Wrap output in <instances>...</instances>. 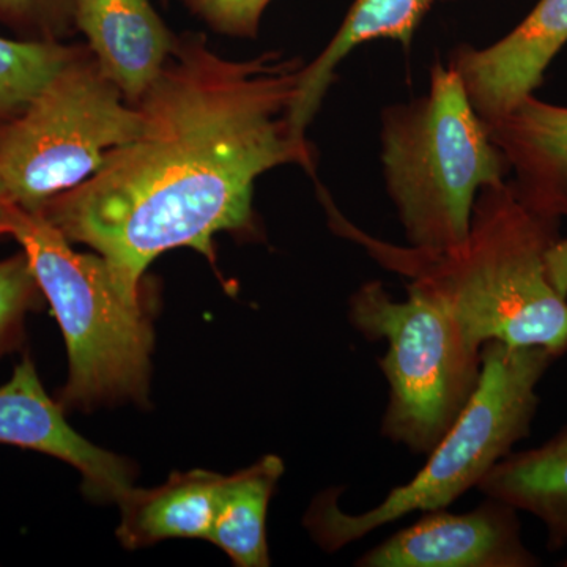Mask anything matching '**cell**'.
Segmentation results:
<instances>
[{
	"label": "cell",
	"instance_id": "9c48e42d",
	"mask_svg": "<svg viewBox=\"0 0 567 567\" xmlns=\"http://www.w3.org/2000/svg\"><path fill=\"white\" fill-rule=\"evenodd\" d=\"M567 43V0H539L505 39L487 48H457L451 66L486 126L502 121L535 93Z\"/></svg>",
	"mask_w": 567,
	"mask_h": 567
},
{
	"label": "cell",
	"instance_id": "277c9868",
	"mask_svg": "<svg viewBox=\"0 0 567 567\" xmlns=\"http://www.w3.org/2000/svg\"><path fill=\"white\" fill-rule=\"evenodd\" d=\"M380 140L409 246L450 251L464 244L477 194L505 182L509 166L456 71L435 65L424 96L383 111Z\"/></svg>",
	"mask_w": 567,
	"mask_h": 567
},
{
	"label": "cell",
	"instance_id": "5bb4252c",
	"mask_svg": "<svg viewBox=\"0 0 567 567\" xmlns=\"http://www.w3.org/2000/svg\"><path fill=\"white\" fill-rule=\"evenodd\" d=\"M221 476L193 470L174 473L163 486L130 488L118 499L117 537L126 548L152 546L164 539H208L215 522Z\"/></svg>",
	"mask_w": 567,
	"mask_h": 567
},
{
	"label": "cell",
	"instance_id": "3957f363",
	"mask_svg": "<svg viewBox=\"0 0 567 567\" xmlns=\"http://www.w3.org/2000/svg\"><path fill=\"white\" fill-rule=\"evenodd\" d=\"M555 360L558 357L543 347L486 342L481 349L480 385L453 427L427 454L423 468L365 513L342 511L339 488L317 496L305 518L316 543L333 554L416 511L446 509L480 486L529 435L539 405L537 385Z\"/></svg>",
	"mask_w": 567,
	"mask_h": 567
},
{
	"label": "cell",
	"instance_id": "ba28073f",
	"mask_svg": "<svg viewBox=\"0 0 567 567\" xmlns=\"http://www.w3.org/2000/svg\"><path fill=\"white\" fill-rule=\"evenodd\" d=\"M517 509L498 499L465 514L427 511L412 527L371 548L360 567H535Z\"/></svg>",
	"mask_w": 567,
	"mask_h": 567
},
{
	"label": "cell",
	"instance_id": "5b68a950",
	"mask_svg": "<svg viewBox=\"0 0 567 567\" xmlns=\"http://www.w3.org/2000/svg\"><path fill=\"white\" fill-rule=\"evenodd\" d=\"M9 235L28 256L43 297L61 324L70 377L63 410L115 399H147L152 328L126 300L102 256L71 248L44 216L13 207Z\"/></svg>",
	"mask_w": 567,
	"mask_h": 567
},
{
	"label": "cell",
	"instance_id": "ffe728a7",
	"mask_svg": "<svg viewBox=\"0 0 567 567\" xmlns=\"http://www.w3.org/2000/svg\"><path fill=\"white\" fill-rule=\"evenodd\" d=\"M271 0H183L194 17L223 35L256 39Z\"/></svg>",
	"mask_w": 567,
	"mask_h": 567
},
{
	"label": "cell",
	"instance_id": "7402d4cb",
	"mask_svg": "<svg viewBox=\"0 0 567 567\" xmlns=\"http://www.w3.org/2000/svg\"><path fill=\"white\" fill-rule=\"evenodd\" d=\"M14 205L11 204L9 194H7L6 186L0 181V237L9 235L10 215Z\"/></svg>",
	"mask_w": 567,
	"mask_h": 567
},
{
	"label": "cell",
	"instance_id": "e0dca14e",
	"mask_svg": "<svg viewBox=\"0 0 567 567\" xmlns=\"http://www.w3.org/2000/svg\"><path fill=\"white\" fill-rule=\"evenodd\" d=\"M81 47L0 37V128L14 121Z\"/></svg>",
	"mask_w": 567,
	"mask_h": 567
},
{
	"label": "cell",
	"instance_id": "4fadbf2b",
	"mask_svg": "<svg viewBox=\"0 0 567 567\" xmlns=\"http://www.w3.org/2000/svg\"><path fill=\"white\" fill-rule=\"evenodd\" d=\"M440 2L446 0H354L327 48L311 65H305L290 110L295 132L306 136V128L333 82L336 66L350 51L368 41L382 39L409 47L425 14Z\"/></svg>",
	"mask_w": 567,
	"mask_h": 567
},
{
	"label": "cell",
	"instance_id": "30bf717a",
	"mask_svg": "<svg viewBox=\"0 0 567 567\" xmlns=\"http://www.w3.org/2000/svg\"><path fill=\"white\" fill-rule=\"evenodd\" d=\"M0 443L39 451L73 465L84 477V494L96 502L118 503L133 487L128 462L92 445L66 423L61 402L44 391L29 357L0 386Z\"/></svg>",
	"mask_w": 567,
	"mask_h": 567
},
{
	"label": "cell",
	"instance_id": "9a60e30c",
	"mask_svg": "<svg viewBox=\"0 0 567 567\" xmlns=\"http://www.w3.org/2000/svg\"><path fill=\"white\" fill-rule=\"evenodd\" d=\"M543 522L548 550L567 544V425L535 450L511 453L476 487Z\"/></svg>",
	"mask_w": 567,
	"mask_h": 567
},
{
	"label": "cell",
	"instance_id": "2e32d148",
	"mask_svg": "<svg viewBox=\"0 0 567 567\" xmlns=\"http://www.w3.org/2000/svg\"><path fill=\"white\" fill-rule=\"evenodd\" d=\"M282 475V458L268 454L248 468L221 476L208 540L221 548L235 566H270L268 505Z\"/></svg>",
	"mask_w": 567,
	"mask_h": 567
},
{
	"label": "cell",
	"instance_id": "d6986e66",
	"mask_svg": "<svg viewBox=\"0 0 567 567\" xmlns=\"http://www.w3.org/2000/svg\"><path fill=\"white\" fill-rule=\"evenodd\" d=\"M41 289L24 252L0 260V352L20 331L25 315L40 303Z\"/></svg>",
	"mask_w": 567,
	"mask_h": 567
},
{
	"label": "cell",
	"instance_id": "52a82bcc",
	"mask_svg": "<svg viewBox=\"0 0 567 567\" xmlns=\"http://www.w3.org/2000/svg\"><path fill=\"white\" fill-rule=\"evenodd\" d=\"M136 104L81 47L14 121L0 128V181L11 204L40 213L141 133Z\"/></svg>",
	"mask_w": 567,
	"mask_h": 567
},
{
	"label": "cell",
	"instance_id": "6da1fadb",
	"mask_svg": "<svg viewBox=\"0 0 567 567\" xmlns=\"http://www.w3.org/2000/svg\"><path fill=\"white\" fill-rule=\"evenodd\" d=\"M303 69L278 51L229 61L204 33H183L136 104L141 133L39 215L95 249L118 292L141 305L142 275L163 252L193 248L215 262L216 234L257 233L260 175L284 164L315 174V148L290 122Z\"/></svg>",
	"mask_w": 567,
	"mask_h": 567
},
{
	"label": "cell",
	"instance_id": "ac0fdd59",
	"mask_svg": "<svg viewBox=\"0 0 567 567\" xmlns=\"http://www.w3.org/2000/svg\"><path fill=\"white\" fill-rule=\"evenodd\" d=\"M0 24L35 41H63L76 29L71 0H0Z\"/></svg>",
	"mask_w": 567,
	"mask_h": 567
},
{
	"label": "cell",
	"instance_id": "44dd1931",
	"mask_svg": "<svg viewBox=\"0 0 567 567\" xmlns=\"http://www.w3.org/2000/svg\"><path fill=\"white\" fill-rule=\"evenodd\" d=\"M547 275L555 289L567 298V238L555 241L546 256Z\"/></svg>",
	"mask_w": 567,
	"mask_h": 567
},
{
	"label": "cell",
	"instance_id": "7a4b0ae2",
	"mask_svg": "<svg viewBox=\"0 0 567 567\" xmlns=\"http://www.w3.org/2000/svg\"><path fill=\"white\" fill-rule=\"evenodd\" d=\"M328 208L334 230L442 306L473 346L498 341L543 347L558 358L567 352V298L548 279L546 265L559 219L525 204L513 183L481 189L468 237L450 251L377 240Z\"/></svg>",
	"mask_w": 567,
	"mask_h": 567
},
{
	"label": "cell",
	"instance_id": "7c38bea8",
	"mask_svg": "<svg viewBox=\"0 0 567 567\" xmlns=\"http://www.w3.org/2000/svg\"><path fill=\"white\" fill-rule=\"evenodd\" d=\"M487 130L520 199L550 218L567 216V107L532 95Z\"/></svg>",
	"mask_w": 567,
	"mask_h": 567
},
{
	"label": "cell",
	"instance_id": "8fae6325",
	"mask_svg": "<svg viewBox=\"0 0 567 567\" xmlns=\"http://www.w3.org/2000/svg\"><path fill=\"white\" fill-rule=\"evenodd\" d=\"M74 28L126 102L140 103L173 54L177 37L151 0H71Z\"/></svg>",
	"mask_w": 567,
	"mask_h": 567
},
{
	"label": "cell",
	"instance_id": "8992f818",
	"mask_svg": "<svg viewBox=\"0 0 567 567\" xmlns=\"http://www.w3.org/2000/svg\"><path fill=\"white\" fill-rule=\"evenodd\" d=\"M395 301L382 282H364L350 297L349 320L369 341L385 339L379 365L390 394L382 435L415 454H429L464 412L480 385V347L445 309L406 287Z\"/></svg>",
	"mask_w": 567,
	"mask_h": 567
}]
</instances>
